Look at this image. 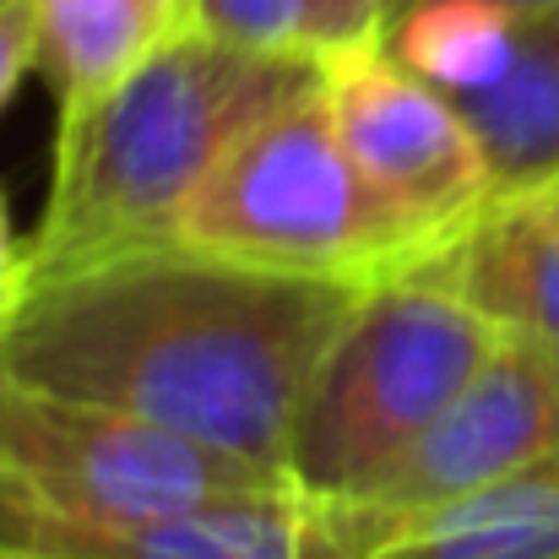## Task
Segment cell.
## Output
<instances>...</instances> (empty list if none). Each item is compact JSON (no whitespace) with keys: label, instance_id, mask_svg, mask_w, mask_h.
Wrapping results in <instances>:
<instances>
[{"label":"cell","instance_id":"1","mask_svg":"<svg viewBox=\"0 0 559 559\" xmlns=\"http://www.w3.org/2000/svg\"><path fill=\"white\" fill-rule=\"evenodd\" d=\"M365 288L180 239L131 245L27 283L0 370L283 473L310 370Z\"/></svg>","mask_w":559,"mask_h":559},{"label":"cell","instance_id":"2","mask_svg":"<svg viewBox=\"0 0 559 559\" xmlns=\"http://www.w3.org/2000/svg\"><path fill=\"white\" fill-rule=\"evenodd\" d=\"M316 82V55L239 49L186 22L93 104L60 115L49 195L22 245V288L169 239L223 153Z\"/></svg>","mask_w":559,"mask_h":559},{"label":"cell","instance_id":"3","mask_svg":"<svg viewBox=\"0 0 559 559\" xmlns=\"http://www.w3.org/2000/svg\"><path fill=\"white\" fill-rule=\"evenodd\" d=\"M500 337L506 326L429 266L370 283L299 396L283 456L288 484L354 495L456 402Z\"/></svg>","mask_w":559,"mask_h":559},{"label":"cell","instance_id":"4","mask_svg":"<svg viewBox=\"0 0 559 559\" xmlns=\"http://www.w3.org/2000/svg\"><path fill=\"white\" fill-rule=\"evenodd\" d=\"M169 239L305 277L380 283L429 261V245L354 169L326 87L255 120L175 217Z\"/></svg>","mask_w":559,"mask_h":559},{"label":"cell","instance_id":"5","mask_svg":"<svg viewBox=\"0 0 559 559\" xmlns=\"http://www.w3.org/2000/svg\"><path fill=\"white\" fill-rule=\"evenodd\" d=\"M0 489L71 516H153L294 484L164 424L0 370Z\"/></svg>","mask_w":559,"mask_h":559},{"label":"cell","instance_id":"6","mask_svg":"<svg viewBox=\"0 0 559 559\" xmlns=\"http://www.w3.org/2000/svg\"><path fill=\"white\" fill-rule=\"evenodd\" d=\"M332 126L370 190L440 255L489 201V158L451 93L402 66L385 44L321 60Z\"/></svg>","mask_w":559,"mask_h":559},{"label":"cell","instance_id":"7","mask_svg":"<svg viewBox=\"0 0 559 559\" xmlns=\"http://www.w3.org/2000/svg\"><path fill=\"white\" fill-rule=\"evenodd\" d=\"M380 544L348 495L261 489L195 511L71 516L0 489V549L44 559H359Z\"/></svg>","mask_w":559,"mask_h":559},{"label":"cell","instance_id":"8","mask_svg":"<svg viewBox=\"0 0 559 559\" xmlns=\"http://www.w3.org/2000/svg\"><path fill=\"white\" fill-rule=\"evenodd\" d=\"M559 451V348L506 332L456 402L402 445L348 500L374 516L380 538Z\"/></svg>","mask_w":559,"mask_h":559},{"label":"cell","instance_id":"9","mask_svg":"<svg viewBox=\"0 0 559 559\" xmlns=\"http://www.w3.org/2000/svg\"><path fill=\"white\" fill-rule=\"evenodd\" d=\"M424 266L506 332L559 348V223L533 201H489Z\"/></svg>","mask_w":559,"mask_h":559},{"label":"cell","instance_id":"10","mask_svg":"<svg viewBox=\"0 0 559 559\" xmlns=\"http://www.w3.org/2000/svg\"><path fill=\"white\" fill-rule=\"evenodd\" d=\"M484 158L495 201L527 195L559 175V5L522 16L511 66L473 98H456Z\"/></svg>","mask_w":559,"mask_h":559},{"label":"cell","instance_id":"11","mask_svg":"<svg viewBox=\"0 0 559 559\" xmlns=\"http://www.w3.org/2000/svg\"><path fill=\"white\" fill-rule=\"evenodd\" d=\"M359 559H559V451L396 527Z\"/></svg>","mask_w":559,"mask_h":559},{"label":"cell","instance_id":"12","mask_svg":"<svg viewBox=\"0 0 559 559\" xmlns=\"http://www.w3.org/2000/svg\"><path fill=\"white\" fill-rule=\"evenodd\" d=\"M190 22L186 0H38V71L60 115L93 104Z\"/></svg>","mask_w":559,"mask_h":559},{"label":"cell","instance_id":"13","mask_svg":"<svg viewBox=\"0 0 559 559\" xmlns=\"http://www.w3.org/2000/svg\"><path fill=\"white\" fill-rule=\"evenodd\" d=\"M522 16L495 0H413L385 27V49L451 98H473L511 66Z\"/></svg>","mask_w":559,"mask_h":559},{"label":"cell","instance_id":"14","mask_svg":"<svg viewBox=\"0 0 559 559\" xmlns=\"http://www.w3.org/2000/svg\"><path fill=\"white\" fill-rule=\"evenodd\" d=\"M190 27L261 49V55H310V0H186Z\"/></svg>","mask_w":559,"mask_h":559},{"label":"cell","instance_id":"15","mask_svg":"<svg viewBox=\"0 0 559 559\" xmlns=\"http://www.w3.org/2000/svg\"><path fill=\"white\" fill-rule=\"evenodd\" d=\"M385 5L391 0H310V55L337 60L385 44Z\"/></svg>","mask_w":559,"mask_h":559},{"label":"cell","instance_id":"16","mask_svg":"<svg viewBox=\"0 0 559 559\" xmlns=\"http://www.w3.org/2000/svg\"><path fill=\"white\" fill-rule=\"evenodd\" d=\"M38 66V0H0V115Z\"/></svg>","mask_w":559,"mask_h":559},{"label":"cell","instance_id":"17","mask_svg":"<svg viewBox=\"0 0 559 559\" xmlns=\"http://www.w3.org/2000/svg\"><path fill=\"white\" fill-rule=\"evenodd\" d=\"M16 299H22V245L11 234V206H5V190H0V337L11 326Z\"/></svg>","mask_w":559,"mask_h":559},{"label":"cell","instance_id":"18","mask_svg":"<svg viewBox=\"0 0 559 559\" xmlns=\"http://www.w3.org/2000/svg\"><path fill=\"white\" fill-rule=\"evenodd\" d=\"M522 201H533V206H538V212H549V217H555V223H559V175H555V180H549V186L527 190V195H522Z\"/></svg>","mask_w":559,"mask_h":559},{"label":"cell","instance_id":"19","mask_svg":"<svg viewBox=\"0 0 559 559\" xmlns=\"http://www.w3.org/2000/svg\"><path fill=\"white\" fill-rule=\"evenodd\" d=\"M495 5H506L511 16H533V11H549V5H559V0H495Z\"/></svg>","mask_w":559,"mask_h":559},{"label":"cell","instance_id":"20","mask_svg":"<svg viewBox=\"0 0 559 559\" xmlns=\"http://www.w3.org/2000/svg\"><path fill=\"white\" fill-rule=\"evenodd\" d=\"M407 5H413V0H391V5H385V27H391V22H396V11H407Z\"/></svg>","mask_w":559,"mask_h":559},{"label":"cell","instance_id":"21","mask_svg":"<svg viewBox=\"0 0 559 559\" xmlns=\"http://www.w3.org/2000/svg\"><path fill=\"white\" fill-rule=\"evenodd\" d=\"M0 559H44V555H22V549H0Z\"/></svg>","mask_w":559,"mask_h":559}]
</instances>
